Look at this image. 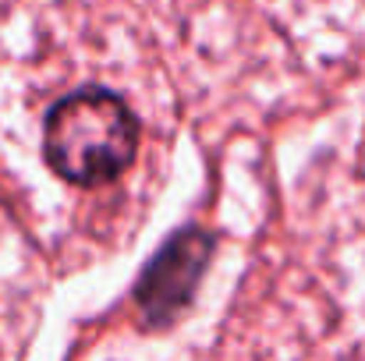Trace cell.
<instances>
[{
    "mask_svg": "<svg viewBox=\"0 0 365 361\" xmlns=\"http://www.w3.org/2000/svg\"><path fill=\"white\" fill-rule=\"evenodd\" d=\"M138 152V117L118 93L86 85L61 96L43 120V159L75 188L118 181Z\"/></svg>",
    "mask_w": 365,
    "mask_h": 361,
    "instance_id": "obj_1",
    "label": "cell"
},
{
    "mask_svg": "<svg viewBox=\"0 0 365 361\" xmlns=\"http://www.w3.org/2000/svg\"><path fill=\"white\" fill-rule=\"evenodd\" d=\"M213 255V238L199 227H185L167 241L153 262L145 266L138 287H135V305L145 319V326H170L192 301L206 266Z\"/></svg>",
    "mask_w": 365,
    "mask_h": 361,
    "instance_id": "obj_2",
    "label": "cell"
}]
</instances>
